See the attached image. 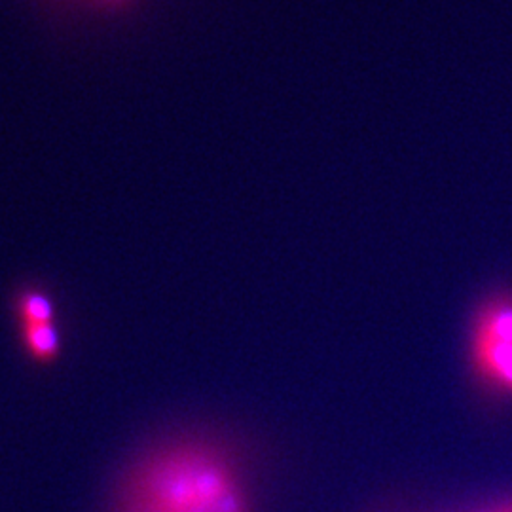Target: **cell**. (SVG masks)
<instances>
[{
  "label": "cell",
  "mask_w": 512,
  "mask_h": 512,
  "mask_svg": "<svg viewBox=\"0 0 512 512\" xmlns=\"http://www.w3.org/2000/svg\"><path fill=\"white\" fill-rule=\"evenodd\" d=\"M469 353L476 376L512 397V294H497L476 311Z\"/></svg>",
  "instance_id": "7a4b0ae2"
},
{
  "label": "cell",
  "mask_w": 512,
  "mask_h": 512,
  "mask_svg": "<svg viewBox=\"0 0 512 512\" xmlns=\"http://www.w3.org/2000/svg\"><path fill=\"white\" fill-rule=\"evenodd\" d=\"M236 463L215 444L177 440L129 471L114 512H251Z\"/></svg>",
  "instance_id": "6da1fadb"
},
{
  "label": "cell",
  "mask_w": 512,
  "mask_h": 512,
  "mask_svg": "<svg viewBox=\"0 0 512 512\" xmlns=\"http://www.w3.org/2000/svg\"><path fill=\"white\" fill-rule=\"evenodd\" d=\"M494 512H512V507H505V509H499V511Z\"/></svg>",
  "instance_id": "3957f363"
}]
</instances>
